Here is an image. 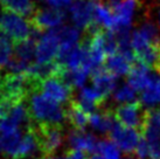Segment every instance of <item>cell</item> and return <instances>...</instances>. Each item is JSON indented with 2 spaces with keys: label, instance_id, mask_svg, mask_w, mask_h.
<instances>
[{
  "label": "cell",
  "instance_id": "cell-4",
  "mask_svg": "<svg viewBox=\"0 0 160 159\" xmlns=\"http://www.w3.org/2000/svg\"><path fill=\"white\" fill-rule=\"evenodd\" d=\"M142 136L150 146V159H160V108L145 110Z\"/></svg>",
  "mask_w": 160,
  "mask_h": 159
},
{
  "label": "cell",
  "instance_id": "cell-36",
  "mask_svg": "<svg viewBox=\"0 0 160 159\" xmlns=\"http://www.w3.org/2000/svg\"><path fill=\"white\" fill-rule=\"evenodd\" d=\"M0 79H1V77H0ZM0 95H1V89H0Z\"/></svg>",
  "mask_w": 160,
  "mask_h": 159
},
{
  "label": "cell",
  "instance_id": "cell-8",
  "mask_svg": "<svg viewBox=\"0 0 160 159\" xmlns=\"http://www.w3.org/2000/svg\"><path fill=\"white\" fill-rule=\"evenodd\" d=\"M142 133L131 128H126L118 122L109 132V139L113 141L118 149L123 150L125 153H132L136 151L139 141L142 139Z\"/></svg>",
  "mask_w": 160,
  "mask_h": 159
},
{
  "label": "cell",
  "instance_id": "cell-28",
  "mask_svg": "<svg viewBox=\"0 0 160 159\" xmlns=\"http://www.w3.org/2000/svg\"><path fill=\"white\" fill-rule=\"evenodd\" d=\"M81 97L93 102V103H95L96 105L99 106V108H101V106L105 103V101H107L95 88H84L82 90V93H81Z\"/></svg>",
  "mask_w": 160,
  "mask_h": 159
},
{
  "label": "cell",
  "instance_id": "cell-32",
  "mask_svg": "<svg viewBox=\"0 0 160 159\" xmlns=\"http://www.w3.org/2000/svg\"><path fill=\"white\" fill-rule=\"evenodd\" d=\"M88 159H103V157L98 153H95V155H91Z\"/></svg>",
  "mask_w": 160,
  "mask_h": 159
},
{
  "label": "cell",
  "instance_id": "cell-24",
  "mask_svg": "<svg viewBox=\"0 0 160 159\" xmlns=\"http://www.w3.org/2000/svg\"><path fill=\"white\" fill-rule=\"evenodd\" d=\"M140 102L145 105H154L156 103H160V77L140 94Z\"/></svg>",
  "mask_w": 160,
  "mask_h": 159
},
{
  "label": "cell",
  "instance_id": "cell-27",
  "mask_svg": "<svg viewBox=\"0 0 160 159\" xmlns=\"http://www.w3.org/2000/svg\"><path fill=\"white\" fill-rule=\"evenodd\" d=\"M19 103H21V102H18L9 97L1 96L0 97V122L7 118L11 115L12 110L15 108V105H18Z\"/></svg>",
  "mask_w": 160,
  "mask_h": 159
},
{
  "label": "cell",
  "instance_id": "cell-29",
  "mask_svg": "<svg viewBox=\"0 0 160 159\" xmlns=\"http://www.w3.org/2000/svg\"><path fill=\"white\" fill-rule=\"evenodd\" d=\"M134 155L137 156L138 159H148L150 158V146L147 144L146 139L142 137L137 149L134 151Z\"/></svg>",
  "mask_w": 160,
  "mask_h": 159
},
{
  "label": "cell",
  "instance_id": "cell-17",
  "mask_svg": "<svg viewBox=\"0 0 160 159\" xmlns=\"http://www.w3.org/2000/svg\"><path fill=\"white\" fill-rule=\"evenodd\" d=\"M31 125V124H29ZM36 150H39V145H38V141L33 130L31 126L25 130V133L22 136V139L19 144L17 152L14 155L13 159H25L28 158L29 156L34 155Z\"/></svg>",
  "mask_w": 160,
  "mask_h": 159
},
{
  "label": "cell",
  "instance_id": "cell-18",
  "mask_svg": "<svg viewBox=\"0 0 160 159\" xmlns=\"http://www.w3.org/2000/svg\"><path fill=\"white\" fill-rule=\"evenodd\" d=\"M113 118H116L115 112H112L110 109H104L101 110V112H95L90 116L89 124L95 130L102 133H107L110 132L115 126L116 122Z\"/></svg>",
  "mask_w": 160,
  "mask_h": 159
},
{
  "label": "cell",
  "instance_id": "cell-23",
  "mask_svg": "<svg viewBox=\"0 0 160 159\" xmlns=\"http://www.w3.org/2000/svg\"><path fill=\"white\" fill-rule=\"evenodd\" d=\"M14 53V42L7 34L0 31V70L8 66Z\"/></svg>",
  "mask_w": 160,
  "mask_h": 159
},
{
  "label": "cell",
  "instance_id": "cell-11",
  "mask_svg": "<svg viewBox=\"0 0 160 159\" xmlns=\"http://www.w3.org/2000/svg\"><path fill=\"white\" fill-rule=\"evenodd\" d=\"M98 0H77L71 5L72 21L77 27L85 29L95 20V7Z\"/></svg>",
  "mask_w": 160,
  "mask_h": 159
},
{
  "label": "cell",
  "instance_id": "cell-34",
  "mask_svg": "<svg viewBox=\"0 0 160 159\" xmlns=\"http://www.w3.org/2000/svg\"><path fill=\"white\" fill-rule=\"evenodd\" d=\"M0 151H2V145H1V133H0Z\"/></svg>",
  "mask_w": 160,
  "mask_h": 159
},
{
  "label": "cell",
  "instance_id": "cell-20",
  "mask_svg": "<svg viewBox=\"0 0 160 159\" xmlns=\"http://www.w3.org/2000/svg\"><path fill=\"white\" fill-rule=\"evenodd\" d=\"M36 44H38V41L32 39V38H29L23 42L14 44L13 58L27 64V66H31L33 58H35Z\"/></svg>",
  "mask_w": 160,
  "mask_h": 159
},
{
  "label": "cell",
  "instance_id": "cell-12",
  "mask_svg": "<svg viewBox=\"0 0 160 159\" xmlns=\"http://www.w3.org/2000/svg\"><path fill=\"white\" fill-rule=\"evenodd\" d=\"M158 76L151 74L148 68L137 60L132 63V67L128 74V82L136 91H144L151 85Z\"/></svg>",
  "mask_w": 160,
  "mask_h": 159
},
{
  "label": "cell",
  "instance_id": "cell-22",
  "mask_svg": "<svg viewBox=\"0 0 160 159\" xmlns=\"http://www.w3.org/2000/svg\"><path fill=\"white\" fill-rule=\"evenodd\" d=\"M95 20L108 31H115L116 28V17L115 13L110 8H108L105 5L97 1L95 7Z\"/></svg>",
  "mask_w": 160,
  "mask_h": 159
},
{
  "label": "cell",
  "instance_id": "cell-35",
  "mask_svg": "<svg viewBox=\"0 0 160 159\" xmlns=\"http://www.w3.org/2000/svg\"><path fill=\"white\" fill-rule=\"evenodd\" d=\"M159 22H160V12H159Z\"/></svg>",
  "mask_w": 160,
  "mask_h": 159
},
{
  "label": "cell",
  "instance_id": "cell-19",
  "mask_svg": "<svg viewBox=\"0 0 160 159\" xmlns=\"http://www.w3.org/2000/svg\"><path fill=\"white\" fill-rule=\"evenodd\" d=\"M0 5L4 12H12L28 18L36 9L32 0H0Z\"/></svg>",
  "mask_w": 160,
  "mask_h": 159
},
{
  "label": "cell",
  "instance_id": "cell-1",
  "mask_svg": "<svg viewBox=\"0 0 160 159\" xmlns=\"http://www.w3.org/2000/svg\"><path fill=\"white\" fill-rule=\"evenodd\" d=\"M26 104L32 123L63 125V121L67 118L66 110L60 103L50 100L40 91L32 94Z\"/></svg>",
  "mask_w": 160,
  "mask_h": 159
},
{
  "label": "cell",
  "instance_id": "cell-14",
  "mask_svg": "<svg viewBox=\"0 0 160 159\" xmlns=\"http://www.w3.org/2000/svg\"><path fill=\"white\" fill-rule=\"evenodd\" d=\"M67 139L71 149L84 151L87 153H91V155H95L97 152V146L99 141H97V138L95 136L85 132L84 130L72 129L70 132L68 133Z\"/></svg>",
  "mask_w": 160,
  "mask_h": 159
},
{
  "label": "cell",
  "instance_id": "cell-9",
  "mask_svg": "<svg viewBox=\"0 0 160 159\" xmlns=\"http://www.w3.org/2000/svg\"><path fill=\"white\" fill-rule=\"evenodd\" d=\"M40 91L58 103L70 102L71 100H74L72 98L74 89L58 76L42 81L40 83Z\"/></svg>",
  "mask_w": 160,
  "mask_h": 159
},
{
  "label": "cell",
  "instance_id": "cell-13",
  "mask_svg": "<svg viewBox=\"0 0 160 159\" xmlns=\"http://www.w3.org/2000/svg\"><path fill=\"white\" fill-rule=\"evenodd\" d=\"M93 88L107 100L116 88V76L112 75L105 67L99 66L93 68L90 73Z\"/></svg>",
  "mask_w": 160,
  "mask_h": 159
},
{
  "label": "cell",
  "instance_id": "cell-3",
  "mask_svg": "<svg viewBox=\"0 0 160 159\" xmlns=\"http://www.w3.org/2000/svg\"><path fill=\"white\" fill-rule=\"evenodd\" d=\"M131 44L136 60L148 69L160 74V40L150 42L140 34V32L136 31L131 38Z\"/></svg>",
  "mask_w": 160,
  "mask_h": 159
},
{
  "label": "cell",
  "instance_id": "cell-10",
  "mask_svg": "<svg viewBox=\"0 0 160 159\" xmlns=\"http://www.w3.org/2000/svg\"><path fill=\"white\" fill-rule=\"evenodd\" d=\"M60 50V40L54 29L41 36L36 44L35 60L38 63H47L55 61Z\"/></svg>",
  "mask_w": 160,
  "mask_h": 159
},
{
  "label": "cell",
  "instance_id": "cell-16",
  "mask_svg": "<svg viewBox=\"0 0 160 159\" xmlns=\"http://www.w3.org/2000/svg\"><path fill=\"white\" fill-rule=\"evenodd\" d=\"M66 117L75 130H84L90 122L89 114L81 108L76 100H71L69 102V106L66 110Z\"/></svg>",
  "mask_w": 160,
  "mask_h": 159
},
{
  "label": "cell",
  "instance_id": "cell-21",
  "mask_svg": "<svg viewBox=\"0 0 160 159\" xmlns=\"http://www.w3.org/2000/svg\"><path fill=\"white\" fill-rule=\"evenodd\" d=\"M131 67H132V62H130L120 53H116L111 56H108L105 60V68L116 77L129 74Z\"/></svg>",
  "mask_w": 160,
  "mask_h": 159
},
{
  "label": "cell",
  "instance_id": "cell-5",
  "mask_svg": "<svg viewBox=\"0 0 160 159\" xmlns=\"http://www.w3.org/2000/svg\"><path fill=\"white\" fill-rule=\"evenodd\" d=\"M0 31L12 39L14 44L23 42L31 38L32 26L21 15L12 12H4L0 17Z\"/></svg>",
  "mask_w": 160,
  "mask_h": 159
},
{
  "label": "cell",
  "instance_id": "cell-25",
  "mask_svg": "<svg viewBox=\"0 0 160 159\" xmlns=\"http://www.w3.org/2000/svg\"><path fill=\"white\" fill-rule=\"evenodd\" d=\"M98 155H101L103 159H120V153L118 150V146L110 139L99 141L97 146Z\"/></svg>",
  "mask_w": 160,
  "mask_h": 159
},
{
  "label": "cell",
  "instance_id": "cell-7",
  "mask_svg": "<svg viewBox=\"0 0 160 159\" xmlns=\"http://www.w3.org/2000/svg\"><path fill=\"white\" fill-rule=\"evenodd\" d=\"M66 19V13L63 9L58 8H36L28 18V21L33 28L38 31L54 29L58 28Z\"/></svg>",
  "mask_w": 160,
  "mask_h": 159
},
{
  "label": "cell",
  "instance_id": "cell-6",
  "mask_svg": "<svg viewBox=\"0 0 160 159\" xmlns=\"http://www.w3.org/2000/svg\"><path fill=\"white\" fill-rule=\"evenodd\" d=\"M144 115L145 111H142V103L140 100L122 104L115 110V117L118 123L126 128L134 129L140 133L144 123Z\"/></svg>",
  "mask_w": 160,
  "mask_h": 159
},
{
  "label": "cell",
  "instance_id": "cell-15",
  "mask_svg": "<svg viewBox=\"0 0 160 159\" xmlns=\"http://www.w3.org/2000/svg\"><path fill=\"white\" fill-rule=\"evenodd\" d=\"M140 6V0H125L123 4L120 5L118 8L116 9V29L118 28H130L131 20L133 18L134 12L139 8Z\"/></svg>",
  "mask_w": 160,
  "mask_h": 159
},
{
  "label": "cell",
  "instance_id": "cell-2",
  "mask_svg": "<svg viewBox=\"0 0 160 159\" xmlns=\"http://www.w3.org/2000/svg\"><path fill=\"white\" fill-rule=\"evenodd\" d=\"M35 135L39 150L43 157H50L63 145L64 141V130L63 125L53 124H35L29 125Z\"/></svg>",
  "mask_w": 160,
  "mask_h": 159
},
{
  "label": "cell",
  "instance_id": "cell-26",
  "mask_svg": "<svg viewBox=\"0 0 160 159\" xmlns=\"http://www.w3.org/2000/svg\"><path fill=\"white\" fill-rule=\"evenodd\" d=\"M113 100L119 103H130V102L136 101V90H134L130 84H125L119 89H117V91L113 95Z\"/></svg>",
  "mask_w": 160,
  "mask_h": 159
},
{
  "label": "cell",
  "instance_id": "cell-31",
  "mask_svg": "<svg viewBox=\"0 0 160 159\" xmlns=\"http://www.w3.org/2000/svg\"><path fill=\"white\" fill-rule=\"evenodd\" d=\"M66 159H87V155L84 151L69 149L66 152Z\"/></svg>",
  "mask_w": 160,
  "mask_h": 159
},
{
  "label": "cell",
  "instance_id": "cell-33",
  "mask_svg": "<svg viewBox=\"0 0 160 159\" xmlns=\"http://www.w3.org/2000/svg\"><path fill=\"white\" fill-rule=\"evenodd\" d=\"M40 159H63V158H52V157H42V158ZM66 159V158H64Z\"/></svg>",
  "mask_w": 160,
  "mask_h": 159
},
{
  "label": "cell",
  "instance_id": "cell-30",
  "mask_svg": "<svg viewBox=\"0 0 160 159\" xmlns=\"http://www.w3.org/2000/svg\"><path fill=\"white\" fill-rule=\"evenodd\" d=\"M47 3L53 8L62 9L68 7V6H70L72 4V0H47Z\"/></svg>",
  "mask_w": 160,
  "mask_h": 159
}]
</instances>
